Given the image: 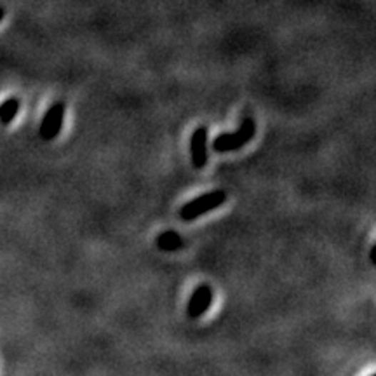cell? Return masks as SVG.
<instances>
[{"instance_id":"9","label":"cell","mask_w":376,"mask_h":376,"mask_svg":"<svg viewBox=\"0 0 376 376\" xmlns=\"http://www.w3.org/2000/svg\"><path fill=\"white\" fill-rule=\"evenodd\" d=\"M4 16H6V11H4V7H0V21L4 19Z\"/></svg>"},{"instance_id":"7","label":"cell","mask_w":376,"mask_h":376,"mask_svg":"<svg viewBox=\"0 0 376 376\" xmlns=\"http://www.w3.org/2000/svg\"><path fill=\"white\" fill-rule=\"evenodd\" d=\"M19 112V100L18 98H7L6 101L0 105V122L2 124H11Z\"/></svg>"},{"instance_id":"8","label":"cell","mask_w":376,"mask_h":376,"mask_svg":"<svg viewBox=\"0 0 376 376\" xmlns=\"http://www.w3.org/2000/svg\"><path fill=\"white\" fill-rule=\"evenodd\" d=\"M371 261H373V265H376V246L371 249Z\"/></svg>"},{"instance_id":"2","label":"cell","mask_w":376,"mask_h":376,"mask_svg":"<svg viewBox=\"0 0 376 376\" xmlns=\"http://www.w3.org/2000/svg\"><path fill=\"white\" fill-rule=\"evenodd\" d=\"M225 203H227V192H225V190H213V192L203 193L200 197H197V199L185 204L183 208H181L180 216L181 220L185 221H193L197 220V218L215 211V209L223 205Z\"/></svg>"},{"instance_id":"1","label":"cell","mask_w":376,"mask_h":376,"mask_svg":"<svg viewBox=\"0 0 376 376\" xmlns=\"http://www.w3.org/2000/svg\"><path fill=\"white\" fill-rule=\"evenodd\" d=\"M256 134V122L255 118L246 117L240 124V128L235 131V133H223L218 134L213 141V148L218 153H228V152H235V150L244 148L249 141L255 138Z\"/></svg>"},{"instance_id":"10","label":"cell","mask_w":376,"mask_h":376,"mask_svg":"<svg viewBox=\"0 0 376 376\" xmlns=\"http://www.w3.org/2000/svg\"><path fill=\"white\" fill-rule=\"evenodd\" d=\"M371 376H376V375H371Z\"/></svg>"},{"instance_id":"5","label":"cell","mask_w":376,"mask_h":376,"mask_svg":"<svg viewBox=\"0 0 376 376\" xmlns=\"http://www.w3.org/2000/svg\"><path fill=\"white\" fill-rule=\"evenodd\" d=\"M211 303H213V290L209 286H205V284H203V286L197 288V290L192 293V296H190V302L187 307L188 317L190 319L203 317L205 312L209 310Z\"/></svg>"},{"instance_id":"6","label":"cell","mask_w":376,"mask_h":376,"mask_svg":"<svg viewBox=\"0 0 376 376\" xmlns=\"http://www.w3.org/2000/svg\"><path fill=\"white\" fill-rule=\"evenodd\" d=\"M183 239H181V235L178 232L174 230H168V232H162L159 237H157V248L161 249V251L164 253H174L178 251V249L183 248Z\"/></svg>"},{"instance_id":"3","label":"cell","mask_w":376,"mask_h":376,"mask_svg":"<svg viewBox=\"0 0 376 376\" xmlns=\"http://www.w3.org/2000/svg\"><path fill=\"white\" fill-rule=\"evenodd\" d=\"M63 121H65V103L56 101L49 106V110L44 116L41 122V129L39 134L44 141H53L56 140L61 133Z\"/></svg>"},{"instance_id":"4","label":"cell","mask_w":376,"mask_h":376,"mask_svg":"<svg viewBox=\"0 0 376 376\" xmlns=\"http://www.w3.org/2000/svg\"><path fill=\"white\" fill-rule=\"evenodd\" d=\"M190 157L195 169H203L208 164V129L204 126L197 128L190 138Z\"/></svg>"}]
</instances>
